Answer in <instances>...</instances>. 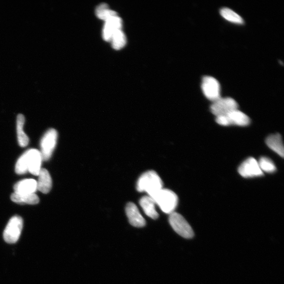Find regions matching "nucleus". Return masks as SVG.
Here are the masks:
<instances>
[{"mask_svg":"<svg viewBox=\"0 0 284 284\" xmlns=\"http://www.w3.org/2000/svg\"><path fill=\"white\" fill-rule=\"evenodd\" d=\"M14 193L28 195L35 193L37 190V181L33 179L22 180L15 184Z\"/></svg>","mask_w":284,"mask_h":284,"instance_id":"obj_13","label":"nucleus"},{"mask_svg":"<svg viewBox=\"0 0 284 284\" xmlns=\"http://www.w3.org/2000/svg\"><path fill=\"white\" fill-rule=\"evenodd\" d=\"M260 170L267 173H273L276 171V167L273 161L267 158H260L258 162Z\"/></svg>","mask_w":284,"mask_h":284,"instance_id":"obj_22","label":"nucleus"},{"mask_svg":"<svg viewBox=\"0 0 284 284\" xmlns=\"http://www.w3.org/2000/svg\"><path fill=\"white\" fill-rule=\"evenodd\" d=\"M169 222L174 231L185 239H191L194 236L192 228L181 214L175 212L170 214Z\"/></svg>","mask_w":284,"mask_h":284,"instance_id":"obj_3","label":"nucleus"},{"mask_svg":"<svg viewBox=\"0 0 284 284\" xmlns=\"http://www.w3.org/2000/svg\"><path fill=\"white\" fill-rule=\"evenodd\" d=\"M110 42L113 49L119 50L125 47L126 43V37L122 30H120L113 34Z\"/></svg>","mask_w":284,"mask_h":284,"instance_id":"obj_20","label":"nucleus"},{"mask_svg":"<svg viewBox=\"0 0 284 284\" xmlns=\"http://www.w3.org/2000/svg\"><path fill=\"white\" fill-rule=\"evenodd\" d=\"M95 13L97 18L105 22L118 15L116 12L110 9L108 5L105 3L99 5L97 7Z\"/></svg>","mask_w":284,"mask_h":284,"instance_id":"obj_19","label":"nucleus"},{"mask_svg":"<svg viewBox=\"0 0 284 284\" xmlns=\"http://www.w3.org/2000/svg\"><path fill=\"white\" fill-rule=\"evenodd\" d=\"M162 189H163L162 180L154 171H149L143 173L137 183V190L140 192L145 191L151 197L155 196Z\"/></svg>","mask_w":284,"mask_h":284,"instance_id":"obj_1","label":"nucleus"},{"mask_svg":"<svg viewBox=\"0 0 284 284\" xmlns=\"http://www.w3.org/2000/svg\"><path fill=\"white\" fill-rule=\"evenodd\" d=\"M26 153L28 171L34 175H39L42 160L40 152L36 149H31Z\"/></svg>","mask_w":284,"mask_h":284,"instance_id":"obj_10","label":"nucleus"},{"mask_svg":"<svg viewBox=\"0 0 284 284\" xmlns=\"http://www.w3.org/2000/svg\"><path fill=\"white\" fill-rule=\"evenodd\" d=\"M122 28V20L118 15L106 21L103 30V39L110 42L113 34Z\"/></svg>","mask_w":284,"mask_h":284,"instance_id":"obj_12","label":"nucleus"},{"mask_svg":"<svg viewBox=\"0 0 284 284\" xmlns=\"http://www.w3.org/2000/svg\"><path fill=\"white\" fill-rule=\"evenodd\" d=\"M239 172L245 178L258 177L263 175L257 161L252 158L244 161L239 168Z\"/></svg>","mask_w":284,"mask_h":284,"instance_id":"obj_9","label":"nucleus"},{"mask_svg":"<svg viewBox=\"0 0 284 284\" xmlns=\"http://www.w3.org/2000/svg\"><path fill=\"white\" fill-rule=\"evenodd\" d=\"M25 122V117L22 114H19L17 120V136L19 144L22 148L27 147L29 142V137L24 130Z\"/></svg>","mask_w":284,"mask_h":284,"instance_id":"obj_17","label":"nucleus"},{"mask_svg":"<svg viewBox=\"0 0 284 284\" xmlns=\"http://www.w3.org/2000/svg\"><path fill=\"white\" fill-rule=\"evenodd\" d=\"M126 214L129 223L136 227H142L146 225V221L139 209L133 203H129L126 206Z\"/></svg>","mask_w":284,"mask_h":284,"instance_id":"obj_11","label":"nucleus"},{"mask_svg":"<svg viewBox=\"0 0 284 284\" xmlns=\"http://www.w3.org/2000/svg\"><path fill=\"white\" fill-rule=\"evenodd\" d=\"M239 105L231 97L220 98L211 106L212 113L217 117L225 116L228 113L238 110Z\"/></svg>","mask_w":284,"mask_h":284,"instance_id":"obj_7","label":"nucleus"},{"mask_svg":"<svg viewBox=\"0 0 284 284\" xmlns=\"http://www.w3.org/2000/svg\"><path fill=\"white\" fill-rule=\"evenodd\" d=\"M140 204L148 217L154 220L158 218V214L156 208V204L151 197L148 195L143 196L140 199Z\"/></svg>","mask_w":284,"mask_h":284,"instance_id":"obj_15","label":"nucleus"},{"mask_svg":"<svg viewBox=\"0 0 284 284\" xmlns=\"http://www.w3.org/2000/svg\"><path fill=\"white\" fill-rule=\"evenodd\" d=\"M37 182V190L44 194L50 192L52 187V182L49 172L45 168H41Z\"/></svg>","mask_w":284,"mask_h":284,"instance_id":"obj_14","label":"nucleus"},{"mask_svg":"<svg viewBox=\"0 0 284 284\" xmlns=\"http://www.w3.org/2000/svg\"><path fill=\"white\" fill-rule=\"evenodd\" d=\"M266 144L268 147L280 157H284V145L281 135L274 134L268 137Z\"/></svg>","mask_w":284,"mask_h":284,"instance_id":"obj_16","label":"nucleus"},{"mask_svg":"<svg viewBox=\"0 0 284 284\" xmlns=\"http://www.w3.org/2000/svg\"><path fill=\"white\" fill-rule=\"evenodd\" d=\"M216 122L222 126L235 125L245 126L250 124V119L247 115L239 110H236L225 116L217 117Z\"/></svg>","mask_w":284,"mask_h":284,"instance_id":"obj_5","label":"nucleus"},{"mask_svg":"<svg viewBox=\"0 0 284 284\" xmlns=\"http://www.w3.org/2000/svg\"><path fill=\"white\" fill-rule=\"evenodd\" d=\"M15 171L18 174H24L28 171L26 152L18 159L15 166Z\"/></svg>","mask_w":284,"mask_h":284,"instance_id":"obj_23","label":"nucleus"},{"mask_svg":"<svg viewBox=\"0 0 284 284\" xmlns=\"http://www.w3.org/2000/svg\"><path fill=\"white\" fill-rule=\"evenodd\" d=\"M58 139V133L55 129H50L43 136L41 142L42 158L49 160L56 148Z\"/></svg>","mask_w":284,"mask_h":284,"instance_id":"obj_6","label":"nucleus"},{"mask_svg":"<svg viewBox=\"0 0 284 284\" xmlns=\"http://www.w3.org/2000/svg\"><path fill=\"white\" fill-rule=\"evenodd\" d=\"M202 89L206 98L213 102L221 98L220 84L212 76H206L203 78Z\"/></svg>","mask_w":284,"mask_h":284,"instance_id":"obj_8","label":"nucleus"},{"mask_svg":"<svg viewBox=\"0 0 284 284\" xmlns=\"http://www.w3.org/2000/svg\"><path fill=\"white\" fill-rule=\"evenodd\" d=\"M24 221L18 216L12 217L7 223L3 233L5 241L9 244L17 243L20 237Z\"/></svg>","mask_w":284,"mask_h":284,"instance_id":"obj_4","label":"nucleus"},{"mask_svg":"<svg viewBox=\"0 0 284 284\" xmlns=\"http://www.w3.org/2000/svg\"><path fill=\"white\" fill-rule=\"evenodd\" d=\"M152 198L161 210L168 214L174 212L179 201L178 196L173 191L163 188Z\"/></svg>","mask_w":284,"mask_h":284,"instance_id":"obj_2","label":"nucleus"},{"mask_svg":"<svg viewBox=\"0 0 284 284\" xmlns=\"http://www.w3.org/2000/svg\"><path fill=\"white\" fill-rule=\"evenodd\" d=\"M220 13L222 17L229 22L236 24L242 25L244 24V20L240 15L231 9L224 7V8L221 9Z\"/></svg>","mask_w":284,"mask_h":284,"instance_id":"obj_21","label":"nucleus"},{"mask_svg":"<svg viewBox=\"0 0 284 284\" xmlns=\"http://www.w3.org/2000/svg\"><path fill=\"white\" fill-rule=\"evenodd\" d=\"M12 201L20 204L35 205L39 202V198L35 193L28 195H19L13 193L11 195Z\"/></svg>","mask_w":284,"mask_h":284,"instance_id":"obj_18","label":"nucleus"}]
</instances>
